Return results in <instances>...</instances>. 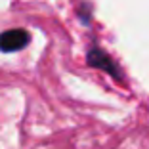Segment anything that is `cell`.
I'll return each mask as SVG.
<instances>
[{"instance_id":"cell-2","label":"cell","mask_w":149,"mask_h":149,"mask_svg":"<svg viewBox=\"0 0 149 149\" xmlns=\"http://www.w3.org/2000/svg\"><path fill=\"white\" fill-rule=\"evenodd\" d=\"M88 65L97 67V69H101V71H107L113 79L123 80V73H120V69H118V67L115 65L113 59H111L103 50H100V48H92L90 52H88Z\"/></svg>"},{"instance_id":"cell-1","label":"cell","mask_w":149,"mask_h":149,"mask_svg":"<svg viewBox=\"0 0 149 149\" xmlns=\"http://www.w3.org/2000/svg\"><path fill=\"white\" fill-rule=\"evenodd\" d=\"M31 40V35L25 29H10L0 35V50L2 52H17L23 50Z\"/></svg>"}]
</instances>
